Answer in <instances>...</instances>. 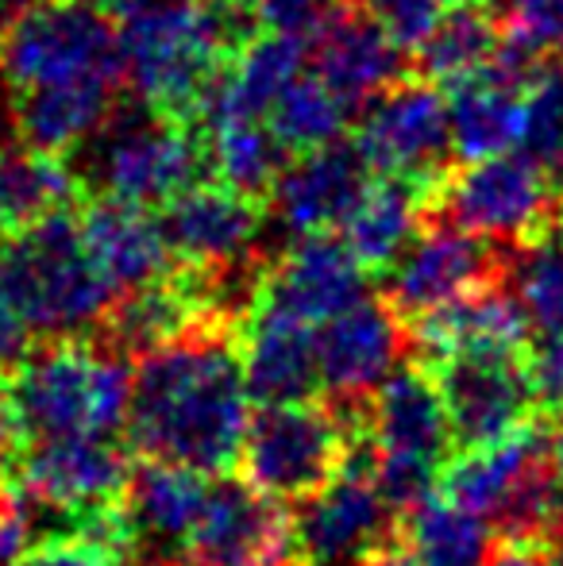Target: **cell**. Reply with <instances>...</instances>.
I'll list each match as a JSON object with an SVG mask.
<instances>
[{
  "label": "cell",
  "mask_w": 563,
  "mask_h": 566,
  "mask_svg": "<svg viewBox=\"0 0 563 566\" xmlns=\"http://www.w3.org/2000/svg\"><path fill=\"white\" fill-rule=\"evenodd\" d=\"M518 301L541 336H563V243H541L518 251Z\"/></svg>",
  "instance_id": "cell-33"
},
{
  "label": "cell",
  "mask_w": 563,
  "mask_h": 566,
  "mask_svg": "<svg viewBox=\"0 0 563 566\" xmlns=\"http://www.w3.org/2000/svg\"><path fill=\"white\" fill-rule=\"evenodd\" d=\"M240 363L251 405L321 397L316 328L267 305H251L240 321Z\"/></svg>",
  "instance_id": "cell-23"
},
{
  "label": "cell",
  "mask_w": 563,
  "mask_h": 566,
  "mask_svg": "<svg viewBox=\"0 0 563 566\" xmlns=\"http://www.w3.org/2000/svg\"><path fill=\"white\" fill-rule=\"evenodd\" d=\"M367 181L371 170L352 143H324L316 150L293 155V163L285 158L282 174L271 186V209L293 235L336 231Z\"/></svg>",
  "instance_id": "cell-22"
},
{
  "label": "cell",
  "mask_w": 563,
  "mask_h": 566,
  "mask_svg": "<svg viewBox=\"0 0 563 566\" xmlns=\"http://www.w3.org/2000/svg\"><path fill=\"white\" fill-rule=\"evenodd\" d=\"M15 436H121L132 394V358L97 336L35 339L20 363L0 370ZM15 443V448H20Z\"/></svg>",
  "instance_id": "cell-3"
},
{
  "label": "cell",
  "mask_w": 563,
  "mask_h": 566,
  "mask_svg": "<svg viewBox=\"0 0 563 566\" xmlns=\"http://www.w3.org/2000/svg\"><path fill=\"white\" fill-rule=\"evenodd\" d=\"M336 0H259V23L267 28H282V31H298L305 35L316 20H321Z\"/></svg>",
  "instance_id": "cell-37"
},
{
  "label": "cell",
  "mask_w": 563,
  "mask_h": 566,
  "mask_svg": "<svg viewBox=\"0 0 563 566\" xmlns=\"http://www.w3.org/2000/svg\"><path fill=\"white\" fill-rule=\"evenodd\" d=\"M552 231H556V239L563 243V193L556 197V209H552Z\"/></svg>",
  "instance_id": "cell-45"
},
{
  "label": "cell",
  "mask_w": 563,
  "mask_h": 566,
  "mask_svg": "<svg viewBox=\"0 0 563 566\" xmlns=\"http://www.w3.org/2000/svg\"><path fill=\"white\" fill-rule=\"evenodd\" d=\"M556 209V174L529 158L513 155L471 158L459 170H444L428 193V220H444L513 254L549 239Z\"/></svg>",
  "instance_id": "cell-8"
},
{
  "label": "cell",
  "mask_w": 563,
  "mask_h": 566,
  "mask_svg": "<svg viewBox=\"0 0 563 566\" xmlns=\"http://www.w3.org/2000/svg\"><path fill=\"white\" fill-rule=\"evenodd\" d=\"M355 566H421V563L414 559V552H409L406 536H402V528H398L390 539H383L375 552L363 555V559L355 563Z\"/></svg>",
  "instance_id": "cell-40"
},
{
  "label": "cell",
  "mask_w": 563,
  "mask_h": 566,
  "mask_svg": "<svg viewBox=\"0 0 563 566\" xmlns=\"http://www.w3.org/2000/svg\"><path fill=\"white\" fill-rule=\"evenodd\" d=\"M498 46H502V35H498V20L487 0L448 4V12H440V20L414 51L417 74L448 90V85L479 74L494 59Z\"/></svg>",
  "instance_id": "cell-30"
},
{
  "label": "cell",
  "mask_w": 563,
  "mask_h": 566,
  "mask_svg": "<svg viewBox=\"0 0 563 566\" xmlns=\"http://www.w3.org/2000/svg\"><path fill=\"white\" fill-rule=\"evenodd\" d=\"M352 147L371 174L436 181L448 170V97L444 85L421 74H402L378 97L367 101L352 132Z\"/></svg>",
  "instance_id": "cell-13"
},
{
  "label": "cell",
  "mask_w": 563,
  "mask_h": 566,
  "mask_svg": "<svg viewBox=\"0 0 563 566\" xmlns=\"http://www.w3.org/2000/svg\"><path fill=\"white\" fill-rule=\"evenodd\" d=\"M359 412L363 405H336L329 397L259 405L243 428L232 474L267 497L298 505L340 474Z\"/></svg>",
  "instance_id": "cell-5"
},
{
  "label": "cell",
  "mask_w": 563,
  "mask_h": 566,
  "mask_svg": "<svg viewBox=\"0 0 563 566\" xmlns=\"http://www.w3.org/2000/svg\"><path fill=\"white\" fill-rule=\"evenodd\" d=\"M132 563H136V555L128 547L93 536V532L59 524L54 532H43V536L31 539L28 552L12 566H132Z\"/></svg>",
  "instance_id": "cell-34"
},
{
  "label": "cell",
  "mask_w": 563,
  "mask_h": 566,
  "mask_svg": "<svg viewBox=\"0 0 563 566\" xmlns=\"http://www.w3.org/2000/svg\"><path fill=\"white\" fill-rule=\"evenodd\" d=\"M487 566H560V563L549 544H510V539H498Z\"/></svg>",
  "instance_id": "cell-39"
},
{
  "label": "cell",
  "mask_w": 563,
  "mask_h": 566,
  "mask_svg": "<svg viewBox=\"0 0 563 566\" xmlns=\"http://www.w3.org/2000/svg\"><path fill=\"white\" fill-rule=\"evenodd\" d=\"M549 462H552V470H556V478H560V485H563V424H552Z\"/></svg>",
  "instance_id": "cell-43"
},
{
  "label": "cell",
  "mask_w": 563,
  "mask_h": 566,
  "mask_svg": "<svg viewBox=\"0 0 563 566\" xmlns=\"http://www.w3.org/2000/svg\"><path fill=\"white\" fill-rule=\"evenodd\" d=\"M12 497H15V482H12V470H8V454L0 451V516L12 505Z\"/></svg>",
  "instance_id": "cell-42"
},
{
  "label": "cell",
  "mask_w": 563,
  "mask_h": 566,
  "mask_svg": "<svg viewBox=\"0 0 563 566\" xmlns=\"http://www.w3.org/2000/svg\"><path fill=\"white\" fill-rule=\"evenodd\" d=\"M85 143V174H77L82 193L116 197L139 209H163L209 170L201 127L166 119L147 105L113 108Z\"/></svg>",
  "instance_id": "cell-6"
},
{
  "label": "cell",
  "mask_w": 563,
  "mask_h": 566,
  "mask_svg": "<svg viewBox=\"0 0 563 566\" xmlns=\"http://www.w3.org/2000/svg\"><path fill=\"white\" fill-rule=\"evenodd\" d=\"M212 478L163 459H132L124 513L136 539V559L178 563L209 505Z\"/></svg>",
  "instance_id": "cell-21"
},
{
  "label": "cell",
  "mask_w": 563,
  "mask_h": 566,
  "mask_svg": "<svg viewBox=\"0 0 563 566\" xmlns=\"http://www.w3.org/2000/svg\"><path fill=\"white\" fill-rule=\"evenodd\" d=\"M525 370L533 381L536 412L552 424H563V336H544L541 343H529Z\"/></svg>",
  "instance_id": "cell-36"
},
{
  "label": "cell",
  "mask_w": 563,
  "mask_h": 566,
  "mask_svg": "<svg viewBox=\"0 0 563 566\" xmlns=\"http://www.w3.org/2000/svg\"><path fill=\"white\" fill-rule=\"evenodd\" d=\"M290 528L293 566H355L398 532V513L375 482V448L363 412L340 474L321 493L298 501Z\"/></svg>",
  "instance_id": "cell-10"
},
{
  "label": "cell",
  "mask_w": 563,
  "mask_h": 566,
  "mask_svg": "<svg viewBox=\"0 0 563 566\" xmlns=\"http://www.w3.org/2000/svg\"><path fill=\"white\" fill-rule=\"evenodd\" d=\"M363 424L375 448V482L402 516L436 490L440 467L456 454L440 389L421 358L386 374L363 401Z\"/></svg>",
  "instance_id": "cell-7"
},
{
  "label": "cell",
  "mask_w": 563,
  "mask_h": 566,
  "mask_svg": "<svg viewBox=\"0 0 563 566\" xmlns=\"http://www.w3.org/2000/svg\"><path fill=\"white\" fill-rule=\"evenodd\" d=\"M432 186L436 181L402 178V174H375L363 186L359 201L340 224V239L371 277H383L409 247V239L421 231Z\"/></svg>",
  "instance_id": "cell-26"
},
{
  "label": "cell",
  "mask_w": 563,
  "mask_h": 566,
  "mask_svg": "<svg viewBox=\"0 0 563 566\" xmlns=\"http://www.w3.org/2000/svg\"><path fill=\"white\" fill-rule=\"evenodd\" d=\"M398 528L421 566H487L498 547L490 521L436 490L398 516Z\"/></svg>",
  "instance_id": "cell-29"
},
{
  "label": "cell",
  "mask_w": 563,
  "mask_h": 566,
  "mask_svg": "<svg viewBox=\"0 0 563 566\" xmlns=\"http://www.w3.org/2000/svg\"><path fill=\"white\" fill-rule=\"evenodd\" d=\"M35 343V336L28 332V324L12 313V308L0 301V370H8L12 363H20L28 355V347Z\"/></svg>",
  "instance_id": "cell-38"
},
{
  "label": "cell",
  "mask_w": 563,
  "mask_h": 566,
  "mask_svg": "<svg viewBox=\"0 0 563 566\" xmlns=\"http://www.w3.org/2000/svg\"><path fill=\"white\" fill-rule=\"evenodd\" d=\"M116 93H121V82H101V77L12 93V119L20 143L62 158L74 155L113 113Z\"/></svg>",
  "instance_id": "cell-27"
},
{
  "label": "cell",
  "mask_w": 563,
  "mask_h": 566,
  "mask_svg": "<svg viewBox=\"0 0 563 566\" xmlns=\"http://www.w3.org/2000/svg\"><path fill=\"white\" fill-rule=\"evenodd\" d=\"M421 363L432 374L436 389H440L456 451L494 443L502 436L518 432L533 417H541L533 381H529L525 370V350L521 355H498V350L428 355Z\"/></svg>",
  "instance_id": "cell-14"
},
{
  "label": "cell",
  "mask_w": 563,
  "mask_h": 566,
  "mask_svg": "<svg viewBox=\"0 0 563 566\" xmlns=\"http://www.w3.org/2000/svg\"><path fill=\"white\" fill-rule=\"evenodd\" d=\"M205 135L209 170L243 193L267 197L285 166V147L263 116H217L197 124Z\"/></svg>",
  "instance_id": "cell-31"
},
{
  "label": "cell",
  "mask_w": 563,
  "mask_h": 566,
  "mask_svg": "<svg viewBox=\"0 0 563 566\" xmlns=\"http://www.w3.org/2000/svg\"><path fill=\"white\" fill-rule=\"evenodd\" d=\"M212 4H228V8H251V12H256V8H259V0H212Z\"/></svg>",
  "instance_id": "cell-46"
},
{
  "label": "cell",
  "mask_w": 563,
  "mask_h": 566,
  "mask_svg": "<svg viewBox=\"0 0 563 566\" xmlns=\"http://www.w3.org/2000/svg\"><path fill=\"white\" fill-rule=\"evenodd\" d=\"M116 290L85 251L66 209L0 235V301L35 339L93 336Z\"/></svg>",
  "instance_id": "cell-4"
},
{
  "label": "cell",
  "mask_w": 563,
  "mask_h": 566,
  "mask_svg": "<svg viewBox=\"0 0 563 566\" xmlns=\"http://www.w3.org/2000/svg\"><path fill=\"white\" fill-rule=\"evenodd\" d=\"M0 77L8 93L62 82H124L116 23L70 0H43L0 31Z\"/></svg>",
  "instance_id": "cell-9"
},
{
  "label": "cell",
  "mask_w": 563,
  "mask_h": 566,
  "mask_svg": "<svg viewBox=\"0 0 563 566\" xmlns=\"http://www.w3.org/2000/svg\"><path fill=\"white\" fill-rule=\"evenodd\" d=\"M35 4H43V0H0V31H4L12 20H20V15Z\"/></svg>",
  "instance_id": "cell-41"
},
{
  "label": "cell",
  "mask_w": 563,
  "mask_h": 566,
  "mask_svg": "<svg viewBox=\"0 0 563 566\" xmlns=\"http://www.w3.org/2000/svg\"><path fill=\"white\" fill-rule=\"evenodd\" d=\"M263 119L279 135L285 155H301V150H316L324 143L344 139V132L352 127V105L309 70V74H298L282 85Z\"/></svg>",
  "instance_id": "cell-32"
},
{
  "label": "cell",
  "mask_w": 563,
  "mask_h": 566,
  "mask_svg": "<svg viewBox=\"0 0 563 566\" xmlns=\"http://www.w3.org/2000/svg\"><path fill=\"white\" fill-rule=\"evenodd\" d=\"M259 28V12L212 0H166V4L121 8L124 82L150 113L197 124L217 77Z\"/></svg>",
  "instance_id": "cell-2"
},
{
  "label": "cell",
  "mask_w": 563,
  "mask_h": 566,
  "mask_svg": "<svg viewBox=\"0 0 563 566\" xmlns=\"http://www.w3.org/2000/svg\"><path fill=\"white\" fill-rule=\"evenodd\" d=\"M77 231H82L85 251L93 254V262L113 282L116 293L150 282L174 266L163 224L139 205L85 193L82 209H77Z\"/></svg>",
  "instance_id": "cell-25"
},
{
  "label": "cell",
  "mask_w": 563,
  "mask_h": 566,
  "mask_svg": "<svg viewBox=\"0 0 563 566\" xmlns=\"http://www.w3.org/2000/svg\"><path fill=\"white\" fill-rule=\"evenodd\" d=\"M510 247L490 243V239L444 224V220H425L421 231L409 239V247L383 274V301L402 316V324H409L448 301L502 285L510 277Z\"/></svg>",
  "instance_id": "cell-11"
},
{
  "label": "cell",
  "mask_w": 563,
  "mask_h": 566,
  "mask_svg": "<svg viewBox=\"0 0 563 566\" xmlns=\"http://www.w3.org/2000/svg\"><path fill=\"white\" fill-rule=\"evenodd\" d=\"M271 205L259 193L228 181H194L174 201L163 205V235L174 262L201 270H225L256 259V243L267 228Z\"/></svg>",
  "instance_id": "cell-16"
},
{
  "label": "cell",
  "mask_w": 563,
  "mask_h": 566,
  "mask_svg": "<svg viewBox=\"0 0 563 566\" xmlns=\"http://www.w3.org/2000/svg\"><path fill=\"white\" fill-rule=\"evenodd\" d=\"M305 59L313 62V74L352 108L367 105L402 77V51L359 0H336L305 31Z\"/></svg>",
  "instance_id": "cell-20"
},
{
  "label": "cell",
  "mask_w": 563,
  "mask_h": 566,
  "mask_svg": "<svg viewBox=\"0 0 563 566\" xmlns=\"http://www.w3.org/2000/svg\"><path fill=\"white\" fill-rule=\"evenodd\" d=\"M409 350L414 355H471V350H498V355H521L533 343L525 305L518 293L502 285L475 290L459 301L432 308L406 324Z\"/></svg>",
  "instance_id": "cell-24"
},
{
  "label": "cell",
  "mask_w": 563,
  "mask_h": 566,
  "mask_svg": "<svg viewBox=\"0 0 563 566\" xmlns=\"http://www.w3.org/2000/svg\"><path fill=\"white\" fill-rule=\"evenodd\" d=\"M70 4H85V8H97V12H105V15H116L121 0H70Z\"/></svg>",
  "instance_id": "cell-44"
},
{
  "label": "cell",
  "mask_w": 563,
  "mask_h": 566,
  "mask_svg": "<svg viewBox=\"0 0 563 566\" xmlns=\"http://www.w3.org/2000/svg\"><path fill=\"white\" fill-rule=\"evenodd\" d=\"M367 293V270L332 231L298 235L259 274L251 305H267L301 324H324Z\"/></svg>",
  "instance_id": "cell-18"
},
{
  "label": "cell",
  "mask_w": 563,
  "mask_h": 566,
  "mask_svg": "<svg viewBox=\"0 0 563 566\" xmlns=\"http://www.w3.org/2000/svg\"><path fill=\"white\" fill-rule=\"evenodd\" d=\"M409 350V332L402 316L383 297L363 293L355 305L340 308L316 324V366L321 397L336 405H363L383 378Z\"/></svg>",
  "instance_id": "cell-17"
},
{
  "label": "cell",
  "mask_w": 563,
  "mask_h": 566,
  "mask_svg": "<svg viewBox=\"0 0 563 566\" xmlns=\"http://www.w3.org/2000/svg\"><path fill=\"white\" fill-rule=\"evenodd\" d=\"M544 59H533L513 46H498L494 59L479 70V74L463 77V82L448 85V132L451 150L463 163L471 158L505 155V150L521 147V132H525V93L533 85L536 70Z\"/></svg>",
  "instance_id": "cell-19"
},
{
  "label": "cell",
  "mask_w": 563,
  "mask_h": 566,
  "mask_svg": "<svg viewBox=\"0 0 563 566\" xmlns=\"http://www.w3.org/2000/svg\"><path fill=\"white\" fill-rule=\"evenodd\" d=\"M132 459L136 454L116 436H35L8 454V470L15 490L62 521L85 509L121 505Z\"/></svg>",
  "instance_id": "cell-12"
},
{
  "label": "cell",
  "mask_w": 563,
  "mask_h": 566,
  "mask_svg": "<svg viewBox=\"0 0 563 566\" xmlns=\"http://www.w3.org/2000/svg\"><path fill=\"white\" fill-rule=\"evenodd\" d=\"M359 4L402 54H414L444 12L440 0H359Z\"/></svg>",
  "instance_id": "cell-35"
},
{
  "label": "cell",
  "mask_w": 563,
  "mask_h": 566,
  "mask_svg": "<svg viewBox=\"0 0 563 566\" xmlns=\"http://www.w3.org/2000/svg\"><path fill=\"white\" fill-rule=\"evenodd\" d=\"M82 197L77 174L62 155L39 147H0V235L39 224Z\"/></svg>",
  "instance_id": "cell-28"
},
{
  "label": "cell",
  "mask_w": 563,
  "mask_h": 566,
  "mask_svg": "<svg viewBox=\"0 0 563 566\" xmlns=\"http://www.w3.org/2000/svg\"><path fill=\"white\" fill-rule=\"evenodd\" d=\"M174 566H293L290 509L236 474L212 478L209 505Z\"/></svg>",
  "instance_id": "cell-15"
},
{
  "label": "cell",
  "mask_w": 563,
  "mask_h": 566,
  "mask_svg": "<svg viewBox=\"0 0 563 566\" xmlns=\"http://www.w3.org/2000/svg\"><path fill=\"white\" fill-rule=\"evenodd\" d=\"M248 417L240 321H205L132 366L124 443L136 459L232 474Z\"/></svg>",
  "instance_id": "cell-1"
}]
</instances>
